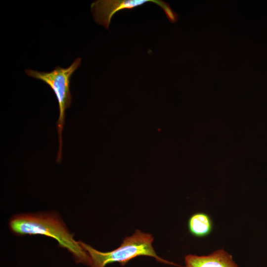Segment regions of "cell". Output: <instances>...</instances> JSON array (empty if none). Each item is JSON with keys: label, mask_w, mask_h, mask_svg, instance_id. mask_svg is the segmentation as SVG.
<instances>
[{"label": "cell", "mask_w": 267, "mask_h": 267, "mask_svg": "<svg viewBox=\"0 0 267 267\" xmlns=\"http://www.w3.org/2000/svg\"><path fill=\"white\" fill-rule=\"evenodd\" d=\"M10 230L18 235H43L55 239L60 247L67 249L77 263L91 265L87 252L74 239L61 219L53 212L14 215L9 222Z\"/></svg>", "instance_id": "6da1fadb"}, {"label": "cell", "mask_w": 267, "mask_h": 267, "mask_svg": "<svg viewBox=\"0 0 267 267\" xmlns=\"http://www.w3.org/2000/svg\"><path fill=\"white\" fill-rule=\"evenodd\" d=\"M153 237L150 233L136 229L131 236L125 237L120 246L111 251H99L82 241L80 243L87 252L91 260V267H105L107 265L118 262L124 266L132 259L140 256L154 258L161 263L180 267L159 257L152 246Z\"/></svg>", "instance_id": "7a4b0ae2"}, {"label": "cell", "mask_w": 267, "mask_h": 267, "mask_svg": "<svg viewBox=\"0 0 267 267\" xmlns=\"http://www.w3.org/2000/svg\"><path fill=\"white\" fill-rule=\"evenodd\" d=\"M81 58H77L67 68L56 66L49 72H40L32 69H26L25 73L29 77L39 80L47 85L54 93L58 104L59 117L57 122V129L59 141L56 161L62 159V138L65 111L69 108L72 101L70 87L71 78L75 70L80 66Z\"/></svg>", "instance_id": "3957f363"}, {"label": "cell", "mask_w": 267, "mask_h": 267, "mask_svg": "<svg viewBox=\"0 0 267 267\" xmlns=\"http://www.w3.org/2000/svg\"><path fill=\"white\" fill-rule=\"evenodd\" d=\"M185 267H239L232 257L223 249L207 256L189 254L184 258Z\"/></svg>", "instance_id": "5b68a950"}, {"label": "cell", "mask_w": 267, "mask_h": 267, "mask_svg": "<svg viewBox=\"0 0 267 267\" xmlns=\"http://www.w3.org/2000/svg\"><path fill=\"white\" fill-rule=\"evenodd\" d=\"M148 2L160 6L170 22H177L178 14L168 3L160 0H98L91 3L90 9L94 21L108 29L111 18L115 13L123 9H131Z\"/></svg>", "instance_id": "277c9868"}, {"label": "cell", "mask_w": 267, "mask_h": 267, "mask_svg": "<svg viewBox=\"0 0 267 267\" xmlns=\"http://www.w3.org/2000/svg\"><path fill=\"white\" fill-rule=\"evenodd\" d=\"M189 233L196 237L208 236L213 229V222L211 217L206 213L198 212L192 214L188 221Z\"/></svg>", "instance_id": "8992f818"}]
</instances>
